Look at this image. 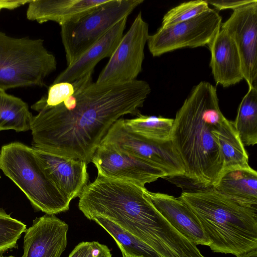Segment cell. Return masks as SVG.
<instances>
[{
	"label": "cell",
	"mask_w": 257,
	"mask_h": 257,
	"mask_svg": "<svg viewBox=\"0 0 257 257\" xmlns=\"http://www.w3.org/2000/svg\"><path fill=\"white\" fill-rule=\"evenodd\" d=\"M92 73L72 82L73 94L61 104L33 116V148L88 164L116 120L141 113L139 108L151 91L147 82L100 84L93 82Z\"/></svg>",
	"instance_id": "obj_1"
},
{
	"label": "cell",
	"mask_w": 257,
	"mask_h": 257,
	"mask_svg": "<svg viewBox=\"0 0 257 257\" xmlns=\"http://www.w3.org/2000/svg\"><path fill=\"white\" fill-rule=\"evenodd\" d=\"M216 87L201 81L192 89L176 113L171 141L183 163L184 176L194 185L214 187L223 173L218 141L224 118Z\"/></svg>",
	"instance_id": "obj_2"
},
{
	"label": "cell",
	"mask_w": 257,
	"mask_h": 257,
	"mask_svg": "<svg viewBox=\"0 0 257 257\" xmlns=\"http://www.w3.org/2000/svg\"><path fill=\"white\" fill-rule=\"evenodd\" d=\"M146 189L97 174L79 196L78 207L88 219L106 218L157 250L169 241L173 227L154 207Z\"/></svg>",
	"instance_id": "obj_3"
},
{
	"label": "cell",
	"mask_w": 257,
	"mask_h": 257,
	"mask_svg": "<svg viewBox=\"0 0 257 257\" xmlns=\"http://www.w3.org/2000/svg\"><path fill=\"white\" fill-rule=\"evenodd\" d=\"M193 211L215 252L237 256L257 248V208L214 187L185 190L178 197Z\"/></svg>",
	"instance_id": "obj_4"
},
{
	"label": "cell",
	"mask_w": 257,
	"mask_h": 257,
	"mask_svg": "<svg viewBox=\"0 0 257 257\" xmlns=\"http://www.w3.org/2000/svg\"><path fill=\"white\" fill-rule=\"evenodd\" d=\"M0 169L37 210L55 215L69 209L70 202L49 179L33 148L19 142L3 146L0 152Z\"/></svg>",
	"instance_id": "obj_5"
},
{
	"label": "cell",
	"mask_w": 257,
	"mask_h": 257,
	"mask_svg": "<svg viewBox=\"0 0 257 257\" xmlns=\"http://www.w3.org/2000/svg\"><path fill=\"white\" fill-rule=\"evenodd\" d=\"M57 61L41 39L15 38L0 31V90L45 86Z\"/></svg>",
	"instance_id": "obj_6"
},
{
	"label": "cell",
	"mask_w": 257,
	"mask_h": 257,
	"mask_svg": "<svg viewBox=\"0 0 257 257\" xmlns=\"http://www.w3.org/2000/svg\"><path fill=\"white\" fill-rule=\"evenodd\" d=\"M143 0H107L91 11L61 26L67 66L71 64Z\"/></svg>",
	"instance_id": "obj_7"
},
{
	"label": "cell",
	"mask_w": 257,
	"mask_h": 257,
	"mask_svg": "<svg viewBox=\"0 0 257 257\" xmlns=\"http://www.w3.org/2000/svg\"><path fill=\"white\" fill-rule=\"evenodd\" d=\"M101 143L150 163L168 177L184 176V165L171 140L161 142L145 138L128 128L123 118L113 124Z\"/></svg>",
	"instance_id": "obj_8"
},
{
	"label": "cell",
	"mask_w": 257,
	"mask_h": 257,
	"mask_svg": "<svg viewBox=\"0 0 257 257\" xmlns=\"http://www.w3.org/2000/svg\"><path fill=\"white\" fill-rule=\"evenodd\" d=\"M221 24V17L210 9L187 21L160 27L149 35V50L154 57H158L179 49L207 45L220 29Z\"/></svg>",
	"instance_id": "obj_9"
},
{
	"label": "cell",
	"mask_w": 257,
	"mask_h": 257,
	"mask_svg": "<svg viewBox=\"0 0 257 257\" xmlns=\"http://www.w3.org/2000/svg\"><path fill=\"white\" fill-rule=\"evenodd\" d=\"M149 25L140 12L98 75L97 83L120 84L136 80L142 70Z\"/></svg>",
	"instance_id": "obj_10"
},
{
	"label": "cell",
	"mask_w": 257,
	"mask_h": 257,
	"mask_svg": "<svg viewBox=\"0 0 257 257\" xmlns=\"http://www.w3.org/2000/svg\"><path fill=\"white\" fill-rule=\"evenodd\" d=\"M91 162L96 167L97 174L111 179L131 182L143 187L159 178L168 177L162 170L107 144L101 143L98 146Z\"/></svg>",
	"instance_id": "obj_11"
},
{
	"label": "cell",
	"mask_w": 257,
	"mask_h": 257,
	"mask_svg": "<svg viewBox=\"0 0 257 257\" xmlns=\"http://www.w3.org/2000/svg\"><path fill=\"white\" fill-rule=\"evenodd\" d=\"M220 28L235 44L248 87H257V1L234 10Z\"/></svg>",
	"instance_id": "obj_12"
},
{
	"label": "cell",
	"mask_w": 257,
	"mask_h": 257,
	"mask_svg": "<svg viewBox=\"0 0 257 257\" xmlns=\"http://www.w3.org/2000/svg\"><path fill=\"white\" fill-rule=\"evenodd\" d=\"M46 175L68 201L79 197L88 184L87 164L80 160L34 149Z\"/></svg>",
	"instance_id": "obj_13"
},
{
	"label": "cell",
	"mask_w": 257,
	"mask_h": 257,
	"mask_svg": "<svg viewBox=\"0 0 257 257\" xmlns=\"http://www.w3.org/2000/svg\"><path fill=\"white\" fill-rule=\"evenodd\" d=\"M68 228L54 214L36 218L25 232L22 257H60L67 246Z\"/></svg>",
	"instance_id": "obj_14"
},
{
	"label": "cell",
	"mask_w": 257,
	"mask_h": 257,
	"mask_svg": "<svg viewBox=\"0 0 257 257\" xmlns=\"http://www.w3.org/2000/svg\"><path fill=\"white\" fill-rule=\"evenodd\" d=\"M156 209L179 233L196 245L209 246L210 241L193 211L180 198L146 189Z\"/></svg>",
	"instance_id": "obj_15"
},
{
	"label": "cell",
	"mask_w": 257,
	"mask_h": 257,
	"mask_svg": "<svg viewBox=\"0 0 257 257\" xmlns=\"http://www.w3.org/2000/svg\"><path fill=\"white\" fill-rule=\"evenodd\" d=\"M127 18L115 24L74 62L67 66L53 83H72L93 73L97 64L105 58H110L115 50L123 36Z\"/></svg>",
	"instance_id": "obj_16"
},
{
	"label": "cell",
	"mask_w": 257,
	"mask_h": 257,
	"mask_svg": "<svg viewBox=\"0 0 257 257\" xmlns=\"http://www.w3.org/2000/svg\"><path fill=\"white\" fill-rule=\"evenodd\" d=\"M207 46L211 53L209 65L217 85L227 87L243 79L237 48L224 30L220 28Z\"/></svg>",
	"instance_id": "obj_17"
},
{
	"label": "cell",
	"mask_w": 257,
	"mask_h": 257,
	"mask_svg": "<svg viewBox=\"0 0 257 257\" xmlns=\"http://www.w3.org/2000/svg\"><path fill=\"white\" fill-rule=\"evenodd\" d=\"M107 0H31L26 17L42 24L48 21L60 26L85 15Z\"/></svg>",
	"instance_id": "obj_18"
},
{
	"label": "cell",
	"mask_w": 257,
	"mask_h": 257,
	"mask_svg": "<svg viewBox=\"0 0 257 257\" xmlns=\"http://www.w3.org/2000/svg\"><path fill=\"white\" fill-rule=\"evenodd\" d=\"M213 187L241 204L257 208V172L251 167L225 173Z\"/></svg>",
	"instance_id": "obj_19"
},
{
	"label": "cell",
	"mask_w": 257,
	"mask_h": 257,
	"mask_svg": "<svg viewBox=\"0 0 257 257\" xmlns=\"http://www.w3.org/2000/svg\"><path fill=\"white\" fill-rule=\"evenodd\" d=\"M218 141L223 162L222 175L230 171L250 167L248 155L233 121L225 117L219 126Z\"/></svg>",
	"instance_id": "obj_20"
},
{
	"label": "cell",
	"mask_w": 257,
	"mask_h": 257,
	"mask_svg": "<svg viewBox=\"0 0 257 257\" xmlns=\"http://www.w3.org/2000/svg\"><path fill=\"white\" fill-rule=\"evenodd\" d=\"M33 116L22 99L0 90V131L31 130Z\"/></svg>",
	"instance_id": "obj_21"
},
{
	"label": "cell",
	"mask_w": 257,
	"mask_h": 257,
	"mask_svg": "<svg viewBox=\"0 0 257 257\" xmlns=\"http://www.w3.org/2000/svg\"><path fill=\"white\" fill-rule=\"evenodd\" d=\"M244 146L257 143V87H248L242 99L233 121Z\"/></svg>",
	"instance_id": "obj_22"
},
{
	"label": "cell",
	"mask_w": 257,
	"mask_h": 257,
	"mask_svg": "<svg viewBox=\"0 0 257 257\" xmlns=\"http://www.w3.org/2000/svg\"><path fill=\"white\" fill-rule=\"evenodd\" d=\"M91 220L111 236L119 247L122 257H160L147 243L108 219L94 217Z\"/></svg>",
	"instance_id": "obj_23"
},
{
	"label": "cell",
	"mask_w": 257,
	"mask_h": 257,
	"mask_svg": "<svg viewBox=\"0 0 257 257\" xmlns=\"http://www.w3.org/2000/svg\"><path fill=\"white\" fill-rule=\"evenodd\" d=\"M124 122L128 128L149 139L161 142L171 140L173 118L140 113L135 118L124 119Z\"/></svg>",
	"instance_id": "obj_24"
},
{
	"label": "cell",
	"mask_w": 257,
	"mask_h": 257,
	"mask_svg": "<svg viewBox=\"0 0 257 257\" xmlns=\"http://www.w3.org/2000/svg\"><path fill=\"white\" fill-rule=\"evenodd\" d=\"M210 9L206 0L184 2L170 9L164 16L161 27L164 28L191 20Z\"/></svg>",
	"instance_id": "obj_25"
},
{
	"label": "cell",
	"mask_w": 257,
	"mask_h": 257,
	"mask_svg": "<svg viewBox=\"0 0 257 257\" xmlns=\"http://www.w3.org/2000/svg\"><path fill=\"white\" fill-rule=\"evenodd\" d=\"M26 225L0 208V254L17 245Z\"/></svg>",
	"instance_id": "obj_26"
},
{
	"label": "cell",
	"mask_w": 257,
	"mask_h": 257,
	"mask_svg": "<svg viewBox=\"0 0 257 257\" xmlns=\"http://www.w3.org/2000/svg\"><path fill=\"white\" fill-rule=\"evenodd\" d=\"M75 91L72 83L62 82L53 83L49 87L47 94L31 106L35 111L52 107L61 104Z\"/></svg>",
	"instance_id": "obj_27"
},
{
	"label": "cell",
	"mask_w": 257,
	"mask_h": 257,
	"mask_svg": "<svg viewBox=\"0 0 257 257\" xmlns=\"http://www.w3.org/2000/svg\"><path fill=\"white\" fill-rule=\"evenodd\" d=\"M254 0H206L207 3L218 10L232 9L233 11L253 2Z\"/></svg>",
	"instance_id": "obj_28"
},
{
	"label": "cell",
	"mask_w": 257,
	"mask_h": 257,
	"mask_svg": "<svg viewBox=\"0 0 257 257\" xmlns=\"http://www.w3.org/2000/svg\"><path fill=\"white\" fill-rule=\"evenodd\" d=\"M85 257H112V255L106 245L97 241H92Z\"/></svg>",
	"instance_id": "obj_29"
},
{
	"label": "cell",
	"mask_w": 257,
	"mask_h": 257,
	"mask_svg": "<svg viewBox=\"0 0 257 257\" xmlns=\"http://www.w3.org/2000/svg\"><path fill=\"white\" fill-rule=\"evenodd\" d=\"M90 242L79 243L70 253L68 257H85L89 249Z\"/></svg>",
	"instance_id": "obj_30"
},
{
	"label": "cell",
	"mask_w": 257,
	"mask_h": 257,
	"mask_svg": "<svg viewBox=\"0 0 257 257\" xmlns=\"http://www.w3.org/2000/svg\"><path fill=\"white\" fill-rule=\"evenodd\" d=\"M31 0H0V11L3 9L14 10L28 4Z\"/></svg>",
	"instance_id": "obj_31"
},
{
	"label": "cell",
	"mask_w": 257,
	"mask_h": 257,
	"mask_svg": "<svg viewBox=\"0 0 257 257\" xmlns=\"http://www.w3.org/2000/svg\"><path fill=\"white\" fill-rule=\"evenodd\" d=\"M236 257H257V248L240 254L237 255Z\"/></svg>",
	"instance_id": "obj_32"
},
{
	"label": "cell",
	"mask_w": 257,
	"mask_h": 257,
	"mask_svg": "<svg viewBox=\"0 0 257 257\" xmlns=\"http://www.w3.org/2000/svg\"><path fill=\"white\" fill-rule=\"evenodd\" d=\"M6 257H15V256H6Z\"/></svg>",
	"instance_id": "obj_33"
},
{
	"label": "cell",
	"mask_w": 257,
	"mask_h": 257,
	"mask_svg": "<svg viewBox=\"0 0 257 257\" xmlns=\"http://www.w3.org/2000/svg\"><path fill=\"white\" fill-rule=\"evenodd\" d=\"M0 178H1V176H0Z\"/></svg>",
	"instance_id": "obj_34"
}]
</instances>
